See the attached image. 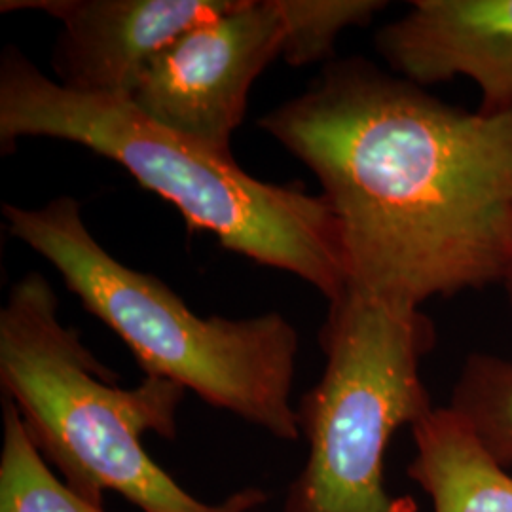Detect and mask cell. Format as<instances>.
<instances>
[{
  "label": "cell",
  "instance_id": "1",
  "mask_svg": "<svg viewBox=\"0 0 512 512\" xmlns=\"http://www.w3.org/2000/svg\"><path fill=\"white\" fill-rule=\"evenodd\" d=\"M258 126L321 184L349 289L421 308L503 281L512 110L459 109L365 57H346Z\"/></svg>",
  "mask_w": 512,
  "mask_h": 512
},
{
  "label": "cell",
  "instance_id": "2",
  "mask_svg": "<svg viewBox=\"0 0 512 512\" xmlns=\"http://www.w3.org/2000/svg\"><path fill=\"white\" fill-rule=\"evenodd\" d=\"M48 137L90 148L122 165L171 203L192 232L222 249L300 277L329 302L348 289L329 203L304 186L264 183L234 160L150 120L131 101L63 88L8 46L0 57V148Z\"/></svg>",
  "mask_w": 512,
  "mask_h": 512
},
{
  "label": "cell",
  "instance_id": "3",
  "mask_svg": "<svg viewBox=\"0 0 512 512\" xmlns=\"http://www.w3.org/2000/svg\"><path fill=\"white\" fill-rule=\"evenodd\" d=\"M84 346L80 332L59 321V298L38 272L23 275L0 308V385L16 404L27 433L61 480L95 507L107 492L143 512H255L270 495L245 488L205 503L148 456L145 435L173 440L186 389L145 376L116 385Z\"/></svg>",
  "mask_w": 512,
  "mask_h": 512
},
{
  "label": "cell",
  "instance_id": "4",
  "mask_svg": "<svg viewBox=\"0 0 512 512\" xmlns=\"http://www.w3.org/2000/svg\"><path fill=\"white\" fill-rule=\"evenodd\" d=\"M8 234L46 258L84 308L128 346L147 376L190 389L285 442L302 437L291 403L300 336L281 313L200 317L162 279L110 255L88 230L80 203L2 205Z\"/></svg>",
  "mask_w": 512,
  "mask_h": 512
},
{
  "label": "cell",
  "instance_id": "5",
  "mask_svg": "<svg viewBox=\"0 0 512 512\" xmlns=\"http://www.w3.org/2000/svg\"><path fill=\"white\" fill-rule=\"evenodd\" d=\"M437 344L420 306L346 289L319 332L325 368L296 408L308 458L283 512H416L389 494L385 456L393 435L435 404L421 363Z\"/></svg>",
  "mask_w": 512,
  "mask_h": 512
},
{
  "label": "cell",
  "instance_id": "6",
  "mask_svg": "<svg viewBox=\"0 0 512 512\" xmlns=\"http://www.w3.org/2000/svg\"><path fill=\"white\" fill-rule=\"evenodd\" d=\"M287 25L277 0H239L156 55L133 95V105L156 124L194 143L232 156L249 92L281 57Z\"/></svg>",
  "mask_w": 512,
  "mask_h": 512
},
{
  "label": "cell",
  "instance_id": "7",
  "mask_svg": "<svg viewBox=\"0 0 512 512\" xmlns=\"http://www.w3.org/2000/svg\"><path fill=\"white\" fill-rule=\"evenodd\" d=\"M239 0H2V12L38 10L61 21L54 71L63 88L133 101L150 61L186 31Z\"/></svg>",
  "mask_w": 512,
  "mask_h": 512
},
{
  "label": "cell",
  "instance_id": "8",
  "mask_svg": "<svg viewBox=\"0 0 512 512\" xmlns=\"http://www.w3.org/2000/svg\"><path fill=\"white\" fill-rule=\"evenodd\" d=\"M376 50L391 73L429 88L463 76L484 114L512 110V0H414Z\"/></svg>",
  "mask_w": 512,
  "mask_h": 512
},
{
  "label": "cell",
  "instance_id": "9",
  "mask_svg": "<svg viewBox=\"0 0 512 512\" xmlns=\"http://www.w3.org/2000/svg\"><path fill=\"white\" fill-rule=\"evenodd\" d=\"M416 454L408 478L433 512H512V475L456 410L435 406L410 427Z\"/></svg>",
  "mask_w": 512,
  "mask_h": 512
},
{
  "label": "cell",
  "instance_id": "10",
  "mask_svg": "<svg viewBox=\"0 0 512 512\" xmlns=\"http://www.w3.org/2000/svg\"><path fill=\"white\" fill-rule=\"evenodd\" d=\"M0 512H105L55 475L10 399L2 401Z\"/></svg>",
  "mask_w": 512,
  "mask_h": 512
},
{
  "label": "cell",
  "instance_id": "11",
  "mask_svg": "<svg viewBox=\"0 0 512 512\" xmlns=\"http://www.w3.org/2000/svg\"><path fill=\"white\" fill-rule=\"evenodd\" d=\"M448 406L503 467L512 469V361L471 353L459 370Z\"/></svg>",
  "mask_w": 512,
  "mask_h": 512
},
{
  "label": "cell",
  "instance_id": "12",
  "mask_svg": "<svg viewBox=\"0 0 512 512\" xmlns=\"http://www.w3.org/2000/svg\"><path fill=\"white\" fill-rule=\"evenodd\" d=\"M287 25L281 57L302 67L334 54L338 37L365 27L387 8L384 0H277Z\"/></svg>",
  "mask_w": 512,
  "mask_h": 512
},
{
  "label": "cell",
  "instance_id": "13",
  "mask_svg": "<svg viewBox=\"0 0 512 512\" xmlns=\"http://www.w3.org/2000/svg\"><path fill=\"white\" fill-rule=\"evenodd\" d=\"M501 285L505 287V294H507V300H509V306H511L512 311V255L511 260H509V266L505 270V275H503Z\"/></svg>",
  "mask_w": 512,
  "mask_h": 512
}]
</instances>
